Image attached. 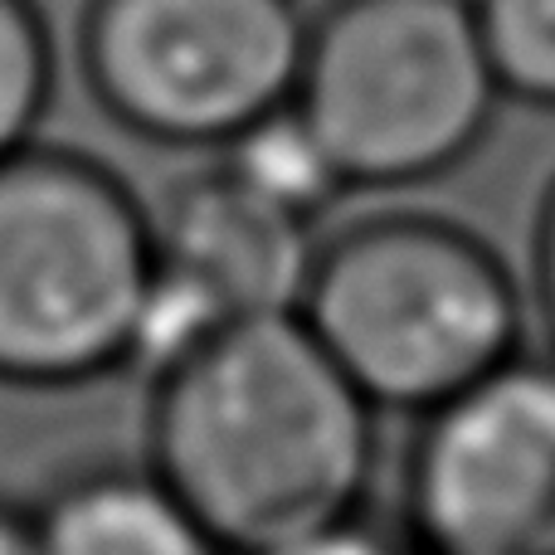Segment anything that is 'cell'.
Segmentation results:
<instances>
[{
    "mask_svg": "<svg viewBox=\"0 0 555 555\" xmlns=\"http://www.w3.org/2000/svg\"><path fill=\"white\" fill-rule=\"evenodd\" d=\"M146 468L224 555H269L365 517L380 410L297 312L249 317L152 375Z\"/></svg>",
    "mask_w": 555,
    "mask_h": 555,
    "instance_id": "cell-1",
    "label": "cell"
},
{
    "mask_svg": "<svg viewBox=\"0 0 555 555\" xmlns=\"http://www.w3.org/2000/svg\"><path fill=\"white\" fill-rule=\"evenodd\" d=\"M380 414H429L521 356L527 297L478 230L424 210L346 224L297 307Z\"/></svg>",
    "mask_w": 555,
    "mask_h": 555,
    "instance_id": "cell-2",
    "label": "cell"
},
{
    "mask_svg": "<svg viewBox=\"0 0 555 555\" xmlns=\"http://www.w3.org/2000/svg\"><path fill=\"white\" fill-rule=\"evenodd\" d=\"M156 269L152 205L107 162L44 142L0 162V385L132 371Z\"/></svg>",
    "mask_w": 555,
    "mask_h": 555,
    "instance_id": "cell-3",
    "label": "cell"
},
{
    "mask_svg": "<svg viewBox=\"0 0 555 555\" xmlns=\"http://www.w3.org/2000/svg\"><path fill=\"white\" fill-rule=\"evenodd\" d=\"M293 107L346 191H414L488 142L507 93L473 0H326Z\"/></svg>",
    "mask_w": 555,
    "mask_h": 555,
    "instance_id": "cell-4",
    "label": "cell"
},
{
    "mask_svg": "<svg viewBox=\"0 0 555 555\" xmlns=\"http://www.w3.org/2000/svg\"><path fill=\"white\" fill-rule=\"evenodd\" d=\"M307 29V0H83L74 68L117 132L220 156L293 107Z\"/></svg>",
    "mask_w": 555,
    "mask_h": 555,
    "instance_id": "cell-5",
    "label": "cell"
},
{
    "mask_svg": "<svg viewBox=\"0 0 555 555\" xmlns=\"http://www.w3.org/2000/svg\"><path fill=\"white\" fill-rule=\"evenodd\" d=\"M400 541L410 555H555V356H517L414 420Z\"/></svg>",
    "mask_w": 555,
    "mask_h": 555,
    "instance_id": "cell-6",
    "label": "cell"
},
{
    "mask_svg": "<svg viewBox=\"0 0 555 555\" xmlns=\"http://www.w3.org/2000/svg\"><path fill=\"white\" fill-rule=\"evenodd\" d=\"M156 215V293L137 365L162 371L215 326L302 307L317 249L312 220L263 201L220 162L171 185ZM132 365V371H137Z\"/></svg>",
    "mask_w": 555,
    "mask_h": 555,
    "instance_id": "cell-7",
    "label": "cell"
},
{
    "mask_svg": "<svg viewBox=\"0 0 555 555\" xmlns=\"http://www.w3.org/2000/svg\"><path fill=\"white\" fill-rule=\"evenodd\" d=\"M39 555H224L146 463H98L29 507Z\"/></svg>",
    "mask_w": 555,
    "mask_h": 555,
    "instance_id": "cell-8",
    "label": "cell"
},
{
    "mask_svg": "<svg viewBox=\"0 0 555 555\" xmlns=\"http://www.w3.org/2000/svg\"><path fill=\"white\" fill-rule=\"evenodd\" d=\"M215 162L224 171H234L244 185L263 195V201L283 205V210L302 215V220H322L346 191L341 171L332 166L326 146L317 142V132L307 127V117L297 107H283V113L263 117L259 127L230 142Z\"/></svg>",
    "mask_w": 555,
    "mask_h": 555,
    "instance_id": "cell-9",
    "label": "cell"
},
{
    "mask_svg": "<svg viewBox=\"0 0 555 555\" xmlns=\"http://www.w3.org/2000/svg\"><path fill=\"white\" fill-rule=\"evenodd\" d=\"M59 93V39L39 0H0V162L39 142Z\"/></svg>",
    "mask_w": 555,
    "mask_h": 555,
    "instance_id": "cell-10",
    "label": "cell"
},
{
    "mask_svg": "<svg viewBox=\"0 0 555 555\" xmlns=\"http://www.w3.org/2000/svg\"><path fill=\"white\" fill-rule=\"evenodd\" d=\"M507 103L555 113V0H473Z\"/></svg>",
    "mask_w": 555,
    "mask_h": 555,
    "instance_id": "cell-11",
    "label": "cell"
},
{
    "mask_svg": "<svg viewBox=\"0 0 555 555\" xmlns=\"http://www.w3.org/2000/svg\"><path fill=\"white\" fill-rule=\"evenodd\" d=\"M269 555H410V546L400 537H390V531L371 527L365 517H356L332 531H317L307 541H293L283 551H269Z\"/></svg>",
    "mask_w": 555,
    "mask_h": 555,
    "instance_id": "cell-12",
    "label": "cell"
},
{
    "mask_svg": "<svg viewBox=\"0 0 555 555\" xmlns=\"http://www.w3.org/2000/svg\"><path fill=\"white\" fill-rule=\"evenodd\" d=\"M531 293H537V312L555 346V176L537 205V230H531Z\"/></svg>",
    "mask_w": 555,
    "mask_h": 555,
    "instance_id": "cell-13",
    "label": "cell"
},
{
    "mask_svg": "<svg viewBox=\"0 0 555 555\" xmlns=\"http://www.w3.org/2000/svg\"><path fill=\"white\" fill-rule=\"evenodd\" d=\"M0 555H39L35 546V521L25 507L0 498Z\"/></svg>",
    "mask_w": 555,
    "mask_h": 555,
    "instance_id": "cell-14",
    "label": "cell"
},
{
    "mask_svg": "<svg viewBox=\"0 0 555 555\" xmlns=\"http://www.w3.org/2000/svg\"><path fill=\"white\" fill-rule=\"evenodd\" d=\"M307 5H312V10H317V5H326V0H307Z\"/></svg>",
    "mask_w": 555,
    "mask_h": 555,
    "instance_id": "cell-15",
    "label": "cell"
}]
</instances>
